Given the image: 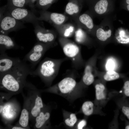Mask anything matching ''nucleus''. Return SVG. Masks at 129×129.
<instances>
[{
	"label": "nucleus",
	"instance_id": "5",
	"mask_svg": "<svg viewBox=\"0 0 129 129\" xmlns=\"http://www.w3.org/2000/svg\"><path fill=\"white\" fill-rule=\"evenodd\" d=\"M24 23L10 15L5 10V5L0 8V33L8 35L11 32L25 28Z\"/></svg>",
	"mask_w": 129,
	"mask_h": 129
},
{
	"label": "nucleus",
	"instance_id": "26",
	"mask_svg": "<svg viewBox=\"0 0 129 129\" xmlns=\"http://www.w3.org/2000/svg\"><path fill=\"white\" fill-rule=\"evenodd\" d=\"M116 66V63L114 59L110 58L107 60L105 65V68L107 71L114 70Z\"/></svg>",
	"mask_w": 129,
	"mask_h": 129
},
{
	"label": "nucleus",
	"instance_id": "18",
	"mask_svg": "<svg viewBox=\"0 0 129 129\" xmlns=\"http://www.w3.org/2000/svg\"><path fill=\"white\" fill-rule=\"evenodd\" d=\"M6 9L25 8L27 5L26 0H7Z\"/></svg>",
	"mask_w": 129,
	"mask_h": 129
},
{
	"label": "nucleus",
	"instance_id": "27",
	"mask_svg": "<svg viewBox=\"0 0 129 129\" xmlns=\"http://www.w3.org/2000/svg\"><path fill=\"white\" fill-rule=\"evenodd\" d=\"M123 88L124 93L127 97H129V81H126L124 83Z\"/></svg>",
	"mask_w": 129,
	"mask_h": 129
},
{
	"label": "nucleus",
	"instance_id": "7",
	"mask_svg": "<svg viewBox=\"0 0 129 129\" xmlns=\"http://www.w3.org/2000/svg\"><path fill=\"white\" fill-rule=\"evenodd\" d=\"M63 51L68 59L71 61L73 67L80 68L83 63L80 49L77 45L70 42L62 43Z\"/></svg>",
	"mask_w": 129,
	"mask_h": 129
},
{
	"label": "nucleus",
	"instance_id": "2",
	"mask_svg": "<svg viewBox=\"0 0 129 129\" xmlns=\"http://www.w3.org/2000/svg\"><path fill=\"white\" fill-rule=\"evenodd\" d=\"M67 57L55 59L46 57L39 62L31 75L39 76L45 86L50 87L57 75L62 64L68 60Z\"/></svg>",
	"mask_w": 129,
	"mask_h": 129
},
{
	"label": "nucleus",
	"instance_id": "6",
	"mask_svg": "<svg viewBox=\"0 0 129 129\" xmlns=\"http://www.w3.org/2000/svg\"><path fill=\"white\" fill-rule=\"evenodd\" d=\"M52 44H46L38 41L31 50L24 57L23 60L30 63L33 69L40 62L45 52L52 47Z\"/></svg>",
	"mask_w": 129,
	"mask_h": 129
},
{
	"label": "nucleus",
	"instance_id": "31",
	"mask_svg": "<svg viewBox=\"0 0 129 129\" xmlns=\"http://www.w3.org/2000/svg\"><path fill=\"white\" fill-rule=\"evenodd\" d=\"M122 111L124 114L129 119V107L124 106L122 108Z\"/></svg>",
	"mask_w": 129,
	"mask_h": 129
},
{
	"label": "nucleus",
	"instance_id": "11",
	"mask_svg": "<svg viewBox=\"0 0 129 129\" xmlns=\"http://www.w3.org/2000/svg\"><path fill=\"white\" fill-rule=\"evenodd\" d=\"M33 25L34 31L38 41L44 43L52 44L55 38L54 33L49 31L44 30L38 23Z\"/></svg>",
	"mask_w": 129,
	"mask_h": 129
},
{
	"label": "nucleus",
	"instance_id": "3",
	"mask_svg": "<svg viewBox=\"0 0 129 129\" xmlns=\"http://www.w3.org/2000/svg\"><path fill=\"white\" fill-rule=\"evenodd\" d=\"M81 86L80 82H77L72 76H68L53 86L40 91L58 95L72 102L80 97Z\"/></svg>",
	"mask_w": 129,
	"mask_h": 129
},
{
	"label": "nucleus",
	"instance_id": "8",
	"mask_svg": "<svg viewBox=\"0 0 129 129\" xmlns=\"http://www.w3.org/2000/svg\"><path fill=\"white\" fill-rule=\"evenodd\" d=\"M5 10L14 18L24 23H30L34 25L38 23L37 17L34 13L25 8L8 9L5 5Z\"/></svg>",
	"mask_w": 129,
	"mask_h": 129
},
{
	"label": "nucleus",
	"instance_id": "15",
	"mask_svg": "<svg viewBox=\"0 0 129 129\" xmlns=\"http://www.w3.org/2000/svg\"><path fill=\"white\" fill-rule=\"evenodd\" d=\"M63 113L64 123L65 125L70 128L74 127L78 121L76 114L65 110H63Z\"/></svg>",
	"mask_w": 129,
	"mask_h": 129
},
{
	"label": "nucleus",
	"instance_id": "1",
	"mask_svg": "<svg viewBox=\"0 0 129 129\" xmlns=\"http://www.w3.org/2000/svg\"><path fill=\"white\" fill-rule=\"evenodd\" d=\"M33 70L26 62L22 60L8 71L0 74V88L11 97L21 93L27 82V76Z\"/></svg>",
	"mask_w": 129,
	"mask_h": 129
},
{
	"label": "nucleus",
	"instance_id": "4",
	"mask_svg": "<svg viewBox=\"0 0 129 129\" xmlns=\"http://www.w3.org/2000/svg\"><path fill=\"white\" fill-rule=\"evenodd\" d=\"M24 89L26 90L30 104L29 121L33 124L35 118L45 105L43 102L40 89L27 81Z\"/></svg>",
	"mask_w": 129,
	"mask_h": 129
},
{
	"label": "nucleus",
	"instance_id": "17",
	"mask_svg": "<svg viewBox=\"0 0 129 129\" xmlns=\"http://www.w3.org/2000/svg\"><path fill=\"white\" fill-rule=\"evenodd\" d=\"M39 13L48 16V19L55 24L60 25L64 21L65 17L62 14L55 13H52L48 14L47 16L41 11Z\"/></svg>",
	"mask_w": 129,
	"mask_h": 129
},
{
	"label": "nucleus",
	"instance_id": "9",
	"mask_svg": "<svg viewBox=\"0 0 129 129\" xmlns=\"http://www.w3.org/2000/svg\"><path fill=\"white\" fill-rule=\"evenodd\" d=\"M52 109L50 105H45L35 118L34 129H43L50 128V119Z\"/></svg>",
	"mask_w": 129,
	"mask_h": 129
},
{
	"label": "nucleus",
	"instance_id": "30",
	"mask_svg": "<svg viewBox=\"0 0 129 129\" xmlns=\"http://www.w3.org/2000/svg\"><path fill=\"white\" fill-rule=\"evenodd\" d=\"M74 27L72 26H70L68 28L66 29L64 33V36L65 37H68L70 36V33L73 32Z\"/></svg>",
	"mask_w": 129,
	"mask_h": 129
},
{
	"label": "nucleus",
	"instance_id": "13",
	"mask_svg": "<svg viewBox=\"0 0 129 129\" xmlns=\"http://www.w3.org/2000/svg\"><path fill=\"white\" fill-rule=\"evenodd\" d=\"M19 46L14 39L8 35L0 34V53H4L6 50L13 49H17Z\"/></svg>",
	"mask_w": 129,
	"mask_h": 129
},
{
	"label": "nucleus",
	"instance_id": "29",
	"mask_svg": "<svg viewBox=\"0 0 129 129\" xmlns=\"http://www.w3.org/2000/svg\"><path fill=\"white\" fill-rule=\"evenodd\" d=\"M5 129H24L23 127L16 124L15 125H11L10 124H6Z\"/></svg>",
	"mask_w": 129,
	"mask_h": 129
},
{
	"label": "nucleus",
	"instance_id": "34",
	"mask_svg": "<svg viewBox=\"0 0 129 129\" xmlns=\"http://www.w3.org/2000/svg\"><path fill=\"white\" fill-rule=\"evenodd\" d=\"M125 129H129V125H128L126 126L125 127Z\"/></svg>",
	"mask_w": 129,
	"mask_h": 129
},
{
	"label": "nucleus",
	"instance_id": "28",
	"mask_svg": "<svg viewBox=\"0 0 129 129\" xmlns=\"http://www.w3.org/2000/svg\"><path fill=\"white\" fill-rule=\"evenodd\" d=\"M86 124V120L84 119H82L78 122L76 128L78 129H82L85 126Z\"/></svg>",
	"mask_w": 129,
	"mask_h": 129
},
{
	"label": "nucleus",
	"instance_id": "32",
	"mask_svg": "<svg viewBox=\"0 0 129 129\" xmlns=\"http://www.w3.org/2000/svg\"><path fill=\"white\" fill-rule=\"evenodd\" d=\"M37 0H26L27 5L31 8L34 9L35 7V3Z\"/></svg>",
	"mask_w": 129,
	"mask_h": 129
},
{
	"label": "nucleus",
	"instance_id": "22",
	"mask_svg": "<svg viewBox=\"0 0 129 129\" xmlns=\"http://www.w3.org/2000/svg\"><path fill=\"white\" fill-rule=\"evenodd\" d=\"M96 97L97 100L104 99L106 97L104 92L105 87L104 85L102 83L97 84L95 86Z\"/></svg>",
	"mask_w": 129,
	"mask_h": 129
},
{
	"label": "nucleus",
	"instance_id": "23",
	"mask_svg": "<svg viewBox=\"0 0 129 129\" xmlns=\"http://www.w3.org/2000/svg\"><path fill=\"white\" fill-rule=\"evenodd\" d=\"M80 21L82 23L85 25L89 29H92L93 27V20L88 15L86 14H83L79 17Z\"/></svg>",
	"mask_w": 129,
	"mask_h": 129
},
{
	"label": "nucleus",
	"instance_id": "14",
	"mask_svg": "<svg viewBox=\"0 0 129 129\" xmlns=\"http://www.w3.org/2000/svg\"><path fill=\"white\" fill-rule=\"evenodd\" d=\"M92 60H91L85 66L82 81L86 86L92 84L94 81V76L93 73L94 66Z\"/></svg>",
	"mask_w": 129,
	"mask_h": 129
},
{
	"label": "nucleus",
	"instance_id": "25",
	"mask_svg": "<svg viewBox=\"0 0 129 129\" xmlns=\"http://www.w3.org/2000/svg\"><path fill=\"white\" fill-rule=\"evenodd\" d=\"M119 74L114 70L107 71L104 76V79L107 81H110L119 78Z\"/></svg>",
	"mask_w": 129,
	"mask_h": 129
},
{
	"label": "nucleus",
	"instance_id": "16",
	"mask_svg": "<svg viewBox=\"0 0 129 129\" xmlns=\"http://www.w3.org/2000/svg\"><path fill=\"white\" fill-rule=\"evenodd\" d=\"M109 3V0H98L95 5V11L99 14L104 13L106 11Z\"/></svg>",
	"mask_w": 129,
	"mask_h": 129
},
{
	"label": "nucleus",
	"instance_id": "19",
	"mask_svg": "<svg viewBox=\"0 0 129 129\" xmlns=\"http://www.w3.org/2000/svg\"><path fill=\"white\" fill-rule=\"evenodd\" d=\"M94 104L90 101L85 102L81 107V111L86 116H89L92 114L94 111Z\"/></svg>",
	"mask_w": 129,
	"mask_h": 129
},
{
	"label": "nucleus",
	"instance_id": "33",
	"mask_svg": "<svg viewBox=\"0 0 129 129\" xmlns=\"http://www.w3.org/2000/svg\"><path fill=\"white\" fill-rule=\"evenodd\" d=\"M123 3L127 9L129 11V0H123Z\"/></svg>",
	"mask_w": 129,
	"mask_h": 129
},
{
	"label": "nucleus",
	"instance_id": "24",
	"mask_svg": "<svg viewBox=\"0 0 129 129\" xmlns=\"http://www.w3.org/2000/svg\"><path fill=\"white\" fill-rule=\"evenodd\" d=\"M56 0H37L35 6L40 9H44L53 3Z\"/></svg>",
	"mask_w": 129,
	"mask_h": 129
},
{
	"label": "nucleus",
	"instance_id": "12",
	"mask_svg": "<svg viewBox=\"0 0 129 129\" xmlns=\"http://www.w3.org/2000/svg\"><path fill=\"white\" fill-rule=\"evenodd\" d=\"M21 60L18 57L9 56L6 53L0 55V74L9 70L20 62Z\"/></svg>",
	"mask_w": 129,
	"mask_h": 129
},
{
	"label": "nucleus",
	"instance_id": "20",
	"mask_svg": "<svg viewBox=\"0 0 129 129\" xmlns=\"http://www.w3.org/2000/svg\"><path fill=\"white\" fill-rule=\"evenodd\" d=\"M76 2L74 0H70L67 4L65 8L66 12L70 15L76 13L79 11V6Z\"/></svg>",
	"mask_w": 129,
	"mask_h": 129
},
{
	"label": "nucleus",
	"instance_id": "21",
	"mask_svg": "<svg viewBox=\"0 0 129 129\" xmlns=\"http://www.w3.org/2000/svg\"><path fill=\"white\" fill-rule=\"evenodd\" d=\"M112 31L110 29L104 31L101 28L98 29L96 31V35L97 38L102 41H105L110 37Z\"/></svg>",
	"mask_w": 129,
	"mask_h": 129
},
{
	"label": "nucleus",
	"instance_id": "10",
	"mask_svg": "<svg viewBox=\"0 0 129 129\" xmlns=\"http://www.w3.org/2000/svg\"><path fill=\"white\" fill-rule=\"evenodd\" d=\"M23 98V104L22 109L18 122L16 124L24 128V129H30L29 125L30 106L28 97L27 95L22 92Z\"/></svg>",
	"mask_w": 129,
	"mask_h": 129
}]
</instances>
